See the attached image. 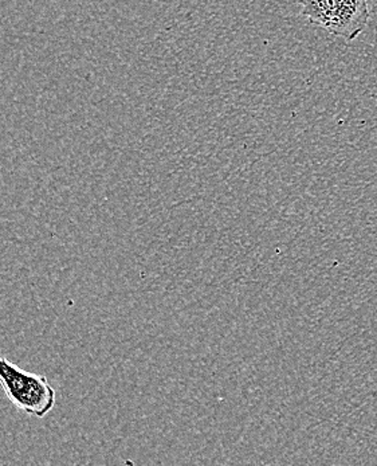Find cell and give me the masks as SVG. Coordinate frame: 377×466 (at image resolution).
<instances>
[{"label":"cell","instance_id":"cell-1","mask_svg":"<svg viewBox=\"0 0 377 466\" xmlns=\"http://www.w3.org/2000/svg\"><path fill=\"white\" fill-rule=\"evenodd\" d=\"M0 386L8 400L30 417L44 418L55 409L57 392L49 380L25 371L3 357H0Z\"/></svg>","mask_w":377,"mask_h":466},{"label":"cell","instance_id":"cell-2","mask_svg":"<svg viewBox=\"0 0 377 466\" xmlns=\"http://www.w3.org/2000/svg\"><path fill=\"white\" fill-rule=\"evenodd\" d=\"M370 21V0H342L328 33L353 41L367 27Z\"/></svg>","mask_w":377,"mask_h":466},{"label":"cell","instance_id":"cell-3","mask_svg":"<svg viewBox=\"0 0 377 466\" xmlns=\"http://www.w3.org/2000/svg\"><path fill=\"white\" fill-rule=\"evenodd\" d=\"M342 0H298L301 14L309 24L328 30Z\"/></svg>","mask_w":377,"mask_h":466}]
</instances>
